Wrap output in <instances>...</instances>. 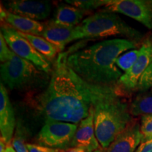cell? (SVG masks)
<instances>
[{
	"instance_id": "1",
	"label": "cell",
	"mask_w": 152,
	"mask_h": 152,
	"mask_svg": "<svg viewBox=\"0 0 152 152\" xmlns=\"http://www.w3.org/2000/svg\"><path fill=\"white\" fill-rule=\"evenodd\" d=\"M68 52L58 55L48 87L38 96L37 107L46 121L78 124L100 101L118 95L115 87L91 85L67 64Z\"/></svg>"
},
{
	"instance_id": "2",
	"label": "cell",
	"mask_w": 152,
	"mask_h": 152,
	"mask_svg": "<svg viewBox=\"0 0 152 152\" xmlns=\"http://www.w3.org/2000/svg\"><path fill=\"white\" fill-rule=\"evenodd\" d=\"M137 47L138 43L125 38L109 39L69 54L67 64L88 84L115 87L123 75L115 60L124 52Z\"/></svg>"
},
{
	"instance_id": "3",
	"label": "cell",
	"mask_w": 152,
	"mask_h": 152,
	"mask_svg": "<svg viewBox=\"0 0 152 152\" xmlns=\"http://www.w3.org/2000/svg\"><path fill=\"white\" fill-rule=\"evenodd\" d=\"M128 104L114 95L94 106L95 134L102 149H107L116 137L132 121Z\"/></svg>"
},
{
	"instance_id": "4",
	"label": "cell",
	"mask_w": 152,
	"mask_h": 152,
	"mask_svg": "<svg viewBox=\"0 0 152 152\" xmlns=\"http://www.w3.org/2000/svg\"><path fill=\"white\" fill-rule=\"evenodd\" d=\"M76 28L80 39L120 35L137 43L143 39L140 31L130 27L116 13L105 9L85 18Z\"/></svg>"
},
{
	"instance_id": "5",
	"label": "cell",
	"mask_w": 152,
	"mask_h": 152,
	"mask_svg": "<svg viewBox=\"0 0 152 152\" xmlns=\"http://www.w3.org/2000/svg\"><path fill=\"white\" fill-rule=\"evenodd\" d=\"M44 73L15 53L10 60L0 66L1 83L12 90H26L37 85L42 80Z\"/></svg>"
},
{
	"instance_id": "6",
	"label": "cell",
	"mask_w": 152,
	"mask_h": 152,
	"mask_svg": "<svg viewBox=\"0 0 152 152\" xmlns=\"http://www.w3.org/2000/svg\"><path fill=\"white\" fill-rule=\"evenodd\" d=\"M0 33L12 52L17 56L32 63L44 73H49L53 71L48 58L38 52L21 33L5 23H1Z\"/></svg>"
},
{
	"instance_id": "7",
	"label": "cell",
	"mask_w": 152,
	"mask_h": 152,
	"mask_svg": "<svg viewBox=\"0 0 152 152\" xmlns=\"http://www.w3.org/2000/svg\"><path fill=\"white\" fill-rule=\"evenodd\" d=\"M78 125L61 121H46L37 134L39 145L64 150L71 147Z\"/></svg>"
},
{
	"instance_id": "8",
	"label": "cell",
	"mask_w": 152,
	"mask_h": 152,
	"mask_svg": "<svg viewBox=\"0 0 152 152\" xmlns=\"http://www.w3.org/2000/svg\"><path fill=\"white\" fill-rule=\"evenodd\" d=\"M104 8L130 17L152 30L151 0H109Z\"/></svg>"
},
{
	"instance_id": "9",
	"label": "cell",
	"mask_w": 152,
	"mask_h": 152,
	"mask_svg": "<svg viewBox=\"0 0 152 152\" xmlns=\"http://www.w3.org/2000/svg\"><path fill=\"white\" fill-rule=\"evenodd\" d=\"M152 63V38L147 37L140 48V55L130 71L123 74L117 87L126 92H133L139 78Z\"/></svg>"
},
{
	"instance_id": "10",
	"label": "cell",
	"mask_w": 152,
	"mask_h": 152,
	"mask_svg": "<svg viewBox=\"0 0 152 152\" xmlns=\"http://www.w3.org/2000/svg\"><path fill=\"white\" fill-rule=\"evenodd\" d=\"M4 8L12 14L38 21L49 16L52 5L48 1L13 0L6 4Z\"/></svg>"
},
{
	"instance_id": "11",
	"label": "cell",
	"mask_w": 152,
	"mask_h": 152,
	"mask_svg": "<svg viewBox=\"0 0 152 152\" xmlns=\"http://www.w3.org/2000/svg\"><path fill=\"white\" fill-rule=\"evenodd\" d=\"M142 141L140 124L137 120L133 119L110 144L106 152H135Z\"/></svg>"
},
{
	"instance_id": "12",
	"label": "cell",
	"mask_w": 152,
	"mask_h": 152,
	"mask_svg": "<svg viewBox=\"0 0 152 152\" xmlns=\"http://www.w3.org/2000/svg\"><path fill=\"white\" fill-rule=\"evenodd\" d=\"M16 119L5 85L0 83V130L1 139L7 145L11 144L16 128Z\"/></svg>"
},
{
	"instance_id": "13",
	"label": "cell",
	"mask_w": 152,
	"mask_h": 152,
	"mask_svg": "<svg viewBox=\"0 0 152 152\" xmlns=\"http://www.w3.org/2000/svg\"><path fill=\"white\" fill-rule=\"evenodd\" d=\"M42 37L56 46L61 52L68 43L79 39L77 28L56 23L54 20L44 23Z\"/></svg>"
},
{
	"instance_id": "14",
	"label": "cell",
	"mask_w": 152,
	"mask_h": 152,
	"mask_svg": "<svg viewBox=\"0 0 152 152\" xmlns=\"http://www.w3.org/2000/svg\"><path fill=\"white\" fill-rule=\"evenodd\" d=\"M94 108V106L91 108L88 116L79 123L71 147H81L90 152L99 149L101 145L95 134Z\"/></svg>"
},
{
	"instance_id": "15",
	"label": "cell",
	"mask_w": 152,
	"mask_h": 152,
	"mask_svg": "<svg viewBox=\"0 0 152 152\" xmlns=\"http://www.w3.org/2000/svg\"><path fill=\"white\" fill-rule=\"evenodd\" d=\"M0 18L1 22L24 34L41 36L44 30V23L32 20L26 17L12 14L1 4Z\"/></svg>"
},
{
	"instance_id": "16",
	"label": "cell",
	"mask_w": 152,
	"mask_h": 152,
	"mask_svg": "<svg viewBox=\"0 0 152 152\" xmlns=\"http://www.w3.org/2000/svg\"><path fill=\"white\" fill-rule=\"evenodd\" d=\"M88 13L90 11L62 4L56 9L54 20L63 26L75 27L80 23L83 17Z\"/></svg>"
},
{
	"instance_id": "17",
	"label": "cell",
	"mask_w": 152,
	"mask_h": 152,
	"mask_svg": "<svg viewBox=\"0 0 152 152\" xmlns=\"http://www.w3.org/2000/svg\"><path fill=\"white\" fill-rule=\"evenodd\" d=\"M132 116L152 115V89L139 93L129 106Z\"/></svg>"
},
{
	"instance_id": "18",
	"label": "cell",
	"mask_w": 152,
	"mask_h": 152,
	"mask_svg": "<svg viewBox=\"0 0 152 152\" xmlns=\"http://www.w3.org/2000/svg\"><path fill=\"white\" fill-rule=\"evenodd\" d=\"M31 45L35 47L38 52L46 57L48 59L55 58L57 54H59L61 50L54 45H53L42 36L30 35V34L22 33Z\"/></svg>"
},
{
	"instance_id": "19",
	"label": "cell",
	"mask_w": 152,
	"mask_h": 152,
	"mask_svg": "<svg viewBox=\"0 0 152 152\" xmlns=\"http://www.w3.org/2000/svg\"><path fill=\"white\" fill-rule=\"evenodd\" d=\"M139 55H140V49H132L123 53L115 60V65L119 69L126 73L130 71V68L135 64Z\"/></svg>"
},
{
	"instance_id": "20",
	"label": "cell",
	"mask_w": 152,
	"mask_h": 152,
	"mask_svg": "<svg viewBox=\"0 0 152 152\" xmlns=\"http://www.w3.org/2000/svg\"><path fill=\"white\" fill-rule=\"evenodd\" d=\"M26 135H27V132H26V128L19 121L17 123L16 132L11 142V145L16 152H29L27 148V144L26 142V137H27Z\"/></svg>"
},
{
	"instance_id": "21",
	"label": "cell",
	"mask_w": 152,
	"mask_h": 152,
	"mask_svg": "<svg viewBox=\"0 0 152 152\" xmlns=\"http://www.w3.org/2000/svg\"><path fill=\"white\" fill-rule=\"evenodd\" d=\"M152 89V63L139 78L133 92L142 93Z\"/></svg>"
},
{
	"instance_id": "22",
	"label": "cell",
	"mask_w": 152,
	"mask_h": 152,
	"mask_svg": "<svg viewBox=\"0 0 152 152\" xmlns=\"http://www.w3.org/2000/svg\"><path fill=\"white\" fill-rule=\"evenodd\" d=\"M66 2L71 4L73 7L83 9L85 11L92 10L97 9L99 7H105L109 2V0H90V1H80V0H73V1H66Z\"/></svg>"
},
{
	"instance_id": "23",
	"label": "cell",
	"mask_w": 152,
	"mask_h": 152,
	"mask_svg": "<svg viewBox=\"0 0 152 152\" xmlns=\"http://www.w3.org/2000/svg\"><path fill=\"white\" fill-rule=\"evenodd\" d=\"M140 130L142 134V142L152 140V115L142 116Z\"/></svg>"
},
{
	"instance_id": "24",
	"label": "cell",
	"mask_w": 152,
	"mask_h": 152,
	"mask_svg": "<svg viewBox=\"0 0 152 152\" xmlns=\"http://www.w3.org/2000/svg\"><path fill=\"white\" fill-rule=\"evenodd\" d=\"M13 54H14V52L7 45L2 34L0 33V61L1 64L10 60Z\"/></svg>"
},
{
	"instance_id": "25",
	"label": "cell",
	"mask_w": 152,
	"mask_h": 152,
	"mask_svg": "<svg viewBox=\"0 0 152 152\" xmlns=\"http://www.w3.org/2000/svg\"><path fill=\"white\" fill-rule=\"evenodd\" d=\"M27 148L29 152H60L61 150L52 149L39 144L27 143Z\"/></svg>"
},
{
	"instance_id": "26",
	"label": "cell",
	"mask_w": 152,
	"mask_h": 152,
	"mask_svg": "<svg viewBox=\"0 0 152 152\" xmlns=\"http://www.w3.org/2000/svg\"><path fill=\"white\" fill-rule=\"evenodd\" d=\"M135 152H152V140L142 142Z\"/></svg>"
},
{
	"instance_id": "27",
	"label": "cell",
	"mask_w": 152,
	"mask_h": 152,
	"mask_svg": "<svg viewBox=\"0 0 152 152\" xmlns=\"http://www.w3.org/2000/svg\"><path fill=\"white\" fill-rule=\"evenodd\" d=\"M60 152H90L81 147H70L68 149L61 150Z\"/></svg>"
},
{
	"instance_id": "28",
	"label": "cell",
	"mask_w": 152,
	"mask_h": 152,
	"mask_svg": "<svg viewBox=\"0 0 152 152\" xmlns=\"http://www.w3.org/2000/svg\"><path fill=\"white\" fill-rule=\"evenodd\" d=\"M4 152H16V150L14 149V148L12 147V145L9 144V145H7V149H6Z\"/></svg>"
}]
</instances>
